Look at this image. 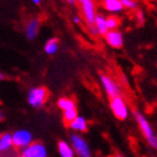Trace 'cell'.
Masks as SVG:
<instances>
[{"mask_svg": "<svg viewBox=\"0 0 157 157\" xmlns=\"http://www.w3.org/2000/svg\"><path fill=\"white\" fill-rule=\"evenodd\" d=\"M57 107L59 109H62L63 111L64 110H69V109H73V108H76V105H75V101L71 98H61L59 99V101H57Z\"/></svg>", "mask_w": 157, "mask_h": 157, "instance_id": "cell-16", "label": "cell"}, {"mask_svg": "<svg viewBox=\"0 0 157 157\" xmlns=\"http://www.w3.org/2000/svg\"><path fill=\"white\" fill-rule=\"evenodd\" d=\"M103 9L110 13H119L124 9L120 0H107L103 1Z\"/></svg>", "mask_w": 157, "mask_h": 157, "instance_id": "cell-11", "label": "cell"}, {"mask_svg": "<svg viewBox=\"0 0 157 157\" xmlns=\"http://www.w3.org/2000/svg\"><path fill=\"white\" fill-rule=\"evenodd\" d=\"M89 32H90V33H91V35H93V36H97V35H99L98 30H97V28H95L94 25L89 26Z\"/></svg>", "mask_w": 157, "mask_h": 157, "instance_id": "cell-22", "label": "cell"}, {"mask_svg": "<svg viewBox=\"0 0 157 157\" xmlns=\"http://www.w3.org/2000/svg\"><path fill=\"white\" fill-rule=\"evenodd\" d=\"M93 25H94L97 30H98L99 35H101V36H105V34L109 30L108 27H107V17L105 15H102V13H97Z\"/></svg>", "mask_w": 157, "mask_h": 157, "instance_id": "cell-12", "label": "cell"}, {"mask_svg": "<svg viewBox=\"0 0 157 157\" xmlns=\"http://www.w3.org/2000/svg\"><path fill=\"white\" fill-rule=\"evenodd\" d=\"M39 27H40V20L37 17L30 18L25 25V36L28 40H34L39 33Z\"/></svg>", "mask_w": 157, "mask_h": 157, "instance_id": "cell-10", "label": "cell"}, {"mask_svg": "<svg viewBox=\"0 0 157 157\" xmlns=\"http://www.w3.org/2000/svg\"><path fill=\"white\" fill-rule=\"evenodd\" d=\"M103 37H105L107 44H108L109 46H111L112 48L119 49V48H121L124 44V35H122V33H121L120 30H118V29L108 30V32L105 34Z\"/></svg>", "mask_w": 157, "mask_h": 157, "instance_id": "cell-7", "label": "cell"}, {"mask_svg": "<svg viewBox=\"0 0 157 157\" xmlns=\"http://www.w3.org/2000/svg\"><path fill=\"white\" fill-rule=\"evenodd\" d=\"M120 1L124 9L128 10H137L138 6H139L137 0H120Z\"/></svg>", "mask_w": 157, "mask_h": 157, "instance_id": "cell-20", "label": "cell"}, {"mask_svg": "<svg viewBox=\"0 0 157 157\" xmlns=\"http://www.w3.org/2000/svg\"><path fill=\"white\" fill-rule=\"evenodd\" d=\"M59 51V39L53 37V38L48 39L44 45V52L47 55H54L56 52Z\"/></svg>", "mask_w": 157, "mask_h": 157, "instance_id": "cell-14", "label": "cell"}, {"mask_svg": "<svg viewBox=\"0 0 157 157\" xmlns=\"http://www.w3.org/2000/svg\"><path fill=\"white\" fill-rule=\"evenodd\" d=\"M110 108L112 113L119 120H126L130 116V110L128 107L127 102L121 97H115L110 99Z\"/></svg>", "mask_w": 157, "mask_h": 157, "instance_id": "cell-3", "label": "cell"}, {"mask_svg": "<svg viewBox=\"0 0 157 157\" xmlns=\"http://www.w3.org/2000/svg\"><path fill=\"white\" fill-rule=\"evenodd\" d=\"M13 145L16 148H24L32 143V134L27 130H18L13 134Z\"/></svg>", "mask_w": 157, "mask_h": 157, "instance_id": "cell-9", "label": "cell"}, {"mask_svg": "<svg viewBox=\"0 0 157 157\" xmlns=\"http://www.w3.org/2000/svg\"><path fill=\"white\" fill-rule=\"evenodd\" d=\"M18 157H23V156H18Z\"/></svg>", "mask_w": 157, "mask_h": 157, "instance_id": "cell-30", "label": "cell"}, {"mask_svg": "<svg viewBox=\"0 0 157 157\" xmlns=\"http://www.w3.org/2000/svg\"><path fill=\"white\" fill-rule=\"evenodd\" d=\"M134 118L136 122L138 124V126H139L141 134H143L144 138L148 143V145L151 148H154L155 151H157V134L155 132L154 128L151 127V122L147 120V118L145 117L140 111H138V110H135L134 111Z\"/></svg>", "mask_w": 157, "mask_h": 157, "instance_id": "cell-1", "label": "cell"}, {"mask_svg": "<svg viewBox=\"0 0 157 157\" xmlns=\"http://www.w3.org/2000/svg\"><path fill=\"white\" fill-rule=\"evenodd\" d=\"M48 99V90L45 86H36L32 88L28 91L27 101L34 108H40L45 105Z\"/></svg>", "mask_w": 157, "mask_h": 157, "instance_id": "cell-2", "label": "cell"}, {"mask_svg": "<svg viewBox=\"0 0 157 157\" xmlns=\"http://www.w3.org/2000/svg\"><path fill=\"white\" fill-rule=\"evenodd\" d=\"M3 120V115H2V112H0V121Z\"/></svg>", "mask_w": 157, "mask_h": 157, "instance_id": "cell-27", "label": "cell"}, {"mask_svg": "<svg viewBox=\"0 0 157 157\" xmlns=\"http://www.w3.org/2000/svg\"><path fill=\"white\" fill-rule=\"evenodd\" d=\"M120 26V20L116 16H109L107 17V27L108 29H118V27Z\"/></svg>", "mask_w": 157, "mask_h": 157, "instance_id": "cell-19", "label": "cell"}, {"mask_svg": "<svg viewBox=\"0 0 157 157\" xmlns=\"http://www.w3.org/2000/svg\"><path fill=\"white\" fill-rule=\"evenodd\" d=\"M71 129L75 131H81V132H85L88 130V121L85 120V118L76 116V118L73 121H71V124H69Z\"/></svg>", "mask_w": 157, "mask_h": 157, "instance_id": "cell-13", "label": "cell"}, {"mask_svg": "<svg viewBox=\"0 0 157 157\" xmlns=\"http://www.w3.org/2000/svg\"><path fill=\"white\" fill-rule=\"evenodd\" d=\"M102 1H107V0H102Z\"/></svg>", "mask_w": 157, "mask_h": 157, "instance_id": "cell-29", "label": "cell"}, {"mask_svg": "<svg viewBox=\"0 0 157 157\" xmlns=\"http://www.w3.org/2000/svg\"><path fill=\"white\" fill-rule=\"evenodd\" d=\"M3 78H5V75H3L2 73L0 72V80H3Z\"/></svg>", "mask_w": 157, "mask_h": 157, "instance_id": "cell-26", "label": "cell"}, {"mask_svg": "<svg viewBox=\"0 0 157 157\" xmlns=\"http://www.w3.org/2000/svg\"><path fill=\"white\" fill-rule=\"evenodd\" d=\"M78 116V110L76 108L69 109V110H64V113H63V120L67 126L71 124V121H73Z\"/></svg>", "mask_w": 157, "mask_h": 157, "instance_id": "cell-18", "label": "cell"}, {"mask_svg": "<svg viewBox=\"0 0 157 157\" xmlns=\"http://www.w3.org/2000/svg\"><path fill=\"white\" fill-rule=\"evenodd\" d=\"M13 146V138L9 134H5L0 136V153L6 151Z\"/></svg>", "mask_w": 157, "mask_h": 157, "instance_id": "cell-17", "label": "cell"}, {"mask_svg": "<svg viewBox=\"0 0 157 157\" xmlns=\"http://www.w3.org/2000/svg\"><path fill=\"white\" fill-rule=\"evenodd\" d=\"M136 17H137V20L138 23L140 24H144L145 21V16H144V11L143 10H137V13H136Z\"/></svg>", "mask_w": 157, "mask_h": 157, "instance_id": "cell-21", "label": "cell"}, {"mask_svg": "<svg viewBox=\"0 0 157 157\" xmlns=\"http://www.w3.org/2000/svg\"><path fill=\"white\" fill-rule=\"evenodd\" d=\"M57 148H59V155H61V157H74V151H73V148L71 147L66 141H64V140L59 141Z\"/></svg>", "mask_w": 157, "mask_h": 157, "instance_id": "cell-15", "label": "cell"}, {"mask_svg": "<svg viewBox=\"0 0 157 157\" xmlns=\"http://www.w3.org/2000/svg\"><path fill=\"white\" fill-rule=\"evenodd\" d=\"M76 3L80 6L82 16L84 19L85 24L88 26H91L94 24V18L97 15V5L94 0H75Z\"/></svg>", "mask_w": 157, "mask_h": 157, "instance_id": "cell-4", "label": "cell"}, {"mask_svg": "<svg viewBox=\"0 0 157 157\" xmlns=\"http://www.w3.org/2000/svg\"><path fill=\"white\" fill-rule=\"evenodd\" d=\"M73 21H74V24H80V23H81V18H80V16H78V15L73 16Z\"/></svg>", "mask_w": 157, "mask_h": 157, "instance_id": "cell-23", "label": "cell"}, {"mask_svg": "<svg viewBox=\"0 0 157 157\" xmlns=\"http://www.w3.org/2000/svg\"><path fill=\"white\" fill-rule=\"evenodd\" d=\"M71 144L74 153L78 157H91V151H90V146L85 141L84 138H82L80 135L72 134L71 135Z\"/></svg>", "mask_w": 157, "mask_h": 157, "instance_id": "cell-6", "label": "cell"}, {"mask_svg": "<svg viewBox=\"0 0 157 157\" xmlns=\"http://www.w3.org/2000/svg\"><path fill=\"white\" fill-rule=\"evenodd\" d=\"M115 157H124V156H122V155H116Z\"/></svg>", "mask_w": 157, "mask_h": 157, "instance_id": "cell-28", "label": "cell"}, {"mask_svg": "<svg viewBox=\"0 0 157 157\" xmlns=\"http://www.w3.org/2000/svg\"><path fill=\"white\" fill-rule=\"evenodd\" d=\"M100 82L102 84V88L105 89V93L108 94L110 99L115 97H121L122 95V88L119 84V82L116 81L115 78L107 74H101L100 75Z\"/></svg>", "mask_w": 157, "mask_h": 157, "instance_id": "cell-5", "label": "cell"}, {"mask_svg": "<svg viewBox=\"0 0 157 157\" xmlns=\"http://www.w3.org/2000/svg\"><path fill=\"white\" fill-rule=\"evenodd\" d=\"M32 2H33L34 5L38 6V5H40V3H42V0H32Z\"/></svg>", "mask_w": 157, "mask_h": 157, "instance_id": "cell-25", "label": "cell"}, {"mask_svg": "<svg viewBox=\"0 0 157 157\" xmlns=\"http://www.w3.org/2000/svg\"><path fill=\"white\" fill-rule=\"evenodd\" d=\"M65 1L69 3V5H71V6H75V5H76L75 0H65Z\"/></svg>", "mask_w": 157, "mask_h": 157, "instance_id": "cell-24", "label": "cell"}, {"mask_svg": "<svg viewBox=\"0 0 157 157\" xmlns=\"http://www.w3.org/2000/svg\"><path fill=\"white\" fill-rule=\"evenodd\" d=\"M23 157H47V151L45 146L40 143H30L24 147Z\"/></svg>", "mask_w": 157, "mask_h": 157, "instance_id": "cell-8", "label": "cell"}]
</instances>
